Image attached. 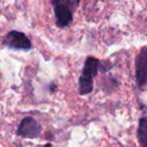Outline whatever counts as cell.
<instances>
[{
	"label": "cell",
	"mask_w": 147,
	"mask_h": 147,
	"mask_svg": "<svg viewBox=\"0 0 147 147\" xmlns=\"http://www.w3.org/2000/svg\"><path fill=\"white\" fill-rule=\"evenodd\" d=\"M94 79L87 78V77L81 76L79 78V94L81 96H86L93 92L94 89Z\"/></svg>",
	"instance_id": "obj_7"
},
{
	"label": "cell",
	"mask_w": 147,
	"mask_h": 147,
	"mask_svg": "<svg viewBox=\"0 0 147 147\" xmlns=\"http://www.w3.org/2000/svg\"><path fill=\"white\" fill-rule=\"evenodd\" d=\"M43 147H53V145H51V143H49V142H47L45 145H43Z\"/></svg>",
	"instance_id": "obj_9"
},
{
	"label": "cell",
	"mask_w": 147,
	"mask_h": 147,
	"mask_svg": "<svg viewBox=\"0 0 147 147\" xmlns=\"http://www.w3.org/2000/svg\"><path fill=\"white\" fill-rule=\"evenodd\" d=\"M55 23L59 27H67L73 21V10L61 5H53Z\"/></svg>",
	"instance_id": "obj_4"
},
{
	"label": "cell",
	"mask_w": 147,
	"mask_h": 147,
	"mask_svg": "<svg viewBox=\"0 0 147 147\" xmlns=\"http://www.w3.org/2000/svg\"><path fill=\"white\" fill-rule=\"evenodd\" d=\"M136 67V81L139 88L147 86V47L139 51L135 61Z\"/></svg>",
	"instance_id": "obj_3"
},
{
	"label": "cell",
	"mask_w": 147,
	"mask_h": 147,
	"mask_svg": "<svg viewBox=\"0 0 147 147\" xmlns=\"http://www.w3.org/2000/svg\"><path fill=\"white\" fill-rule=\"evenodd\" d=\"M137 138L141 147H147V116L139 119Z\"/></svg>",
	"instance_id": "obj_6"
},
{
	"label": "cell",
	"mask_w": 147,
	"mask_h": 147,
	"mask_svg": "<svg viewBox=\"0 0 147 147\" xmlns=\"http://www.w3.org/2000/svg\"><path fill=\"white\" fill-rule=\"evenodd\" d=\"M3 45L11 49L29 51L32 47L31 41L23 32L17 30H11L4 36L2 41Z\"/></svg>",
	"instance_id": "obj_1"
},
{
	"label": "cell",
	"mask_w": 147,
	"mask_h": 147,
	"mask_svg": "<svg viewBox=\"0 0 147 147\" xmlns=\"http://www.w3.org/2000/svg\"><path fill=\"white\" fill-rule=\"evenodd\" d=\"M99 67H100V61L94 57H88L83 67L82 76L94 79L98 74Z\"/></svg>",
	"instance_id": "obj_5"
},
{
	"label": "cell",
	"mask_w": 147,
	"mask_h": 147,
	"mask_svg": "<svg viewBox=\"0 0 147 147\" xmlns=\"http://www.w3.org/2000/svg\"><path fill=\"white\" fill-rule=\"evenodd\" d=\"M79 3H80V0H53V5L65 6L73 11H74V9L79 6Z\"/></svg>",
	"instance_id": "obj_8"
},
{
	"label": "cell",
	"mask_w": 147,
	"mask_h": 147,
	"mask_svg": "<svg viewBox=\"0 0 147 147\" xmlns=\"http://www.w3.org/2000/svg\"><path fill=\"white\" fill-rule=\"evenodd\" d=\"M41 134V126L34 118L30 116L24 117L16 130V135L26 139L38 138Z\"/></svg>",
	"instance_id": "obj_2"
}]
</instances>
